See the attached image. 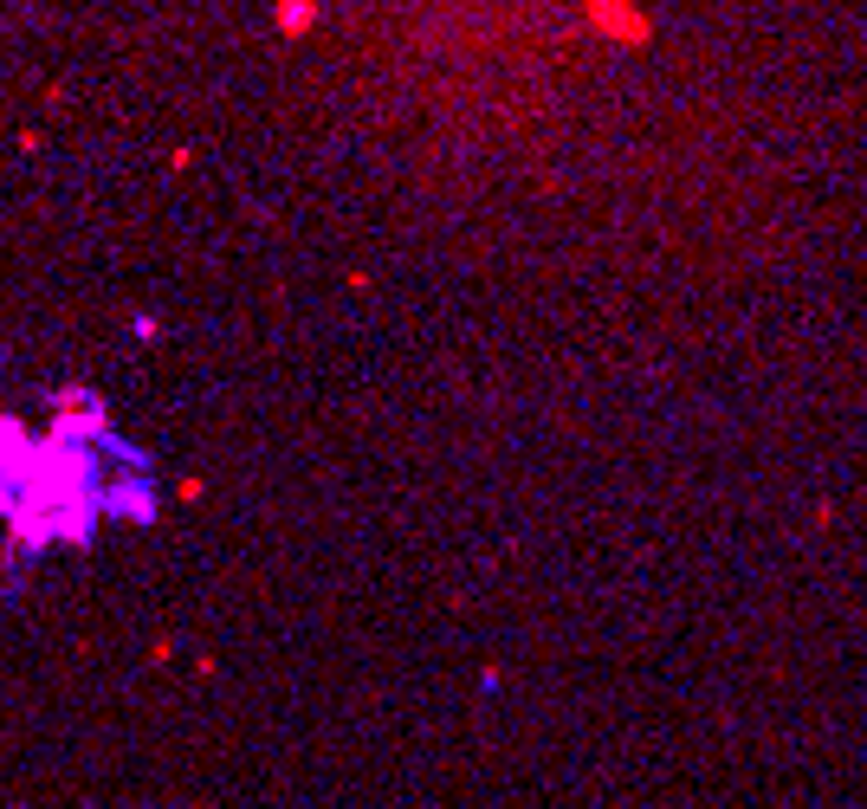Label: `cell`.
Returning <instances> with one entry per match:
<instances>
[{
  "label": "cell",
  "instance_id": "6da1fadb",
  "mask_svg": "<svg viewBox=\"0 0 867 809\" xmlns=\"http://www.w3.org/2000/svg\"><path fill=\"white\" fill-rule=\"evenodd\" d=\"M285 26H292V33H298V26H311V20H318V0H285Z\"/></svg>",
  "mask_w": 867,
  "mask_h": 809
}]
</instances>
